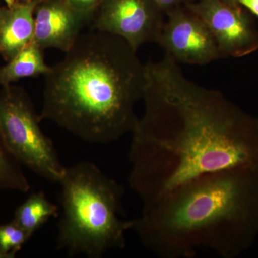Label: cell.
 Masks as SVG:
<instances>
[{
    "label": "cell",
    "instance_id": "obj_4",
    "mask_svg": "<svg viewBox=\"0 0 258 258\" xmlns=\"http://www.w3.org/2000/svg\"><path fill=\"white\" fill-rule=\"evenodd\" d=\"M59 184L62 215L57 248L70 256L101 257L125 247L131 220H122L123 186L90 161L66 167Z\"/></svg>",
    "mask_w": 258,
    "mask_h": 258
},
{
    "label": "cell",
    "instance_id": "obj_13",
    "mask_svg": "<svg viewBox=\"0 0 258 258\" xmlns=\"http://www.w3.org/2000/svg\"><path fill=\"white\" fill-rule=\"evenodd\" d=\"M30 189V183L20 163L8 152L0 139V189L28 192Z\"/></svg>",
    "mask_w": 258,
    "mask_h": 258
},
{
    "label": "cell",
    "instance_id": "obj_5",
    "mask_svg": "<svg viewBox=\"0 0 258 258\" xmlns=\"http://www.w3.org/2000/svg\"><path fill=\"white\" fill-rule=\"evenodd\" d=\"M40 115L28 95L11 86L0 93V139L20 164L51 182L66 171L52 140L42 132Z\"/></svg>",
    "mask_w": 258,
    "mask_h": 258
},
{
    "label": "cell",
    "instance_id": "obj_8",
    "mask_svg": "<svg viewBox=\"0 0 258 258\" xmlns=\"http://www.w3.org/2000/svg\"><path fill=\"white\" fill-rule=\"evenodd\" d=\"M186 6L206 24L222 57H244L258 50V30L242 8L224 0H195Z\"/></svg>",
    "mask_w": 258,
    "mask_h": 258
},
{
    "label": "cell",
    "instance_id": "obj_22",
    "mask_svg": "<svg viewBox=\"0 0 258 258\" xmlns=\"http://www.w3.org/2000/svg\"><path fill=\"white\" fill-rule=\"evenodd\" d=\"M257 120H258V118H257Z\"/></svg>",
    "mask_w": 258,
    "mask_h": 258
},
{
    "label": "cell",
    "instance_id": "obj_3",
    "mask_svg": "<svg viewBox=\"0 0 258 258\" xmlns=\"http://www.w3.org/2000/svg\"><path fill=\"white\" fill-rule=\"evenodd\" d=\"M131 230L161 258H192L202 250L237 257L258 236V166L190 180L143 208Z\"/></svg>",
    "mask_w": 258,
    "mask_h": 258
},
{
    "label": "cell",
    "instance_id": "obj_20",
    "mask_svg": "<svg viewBox=\"0 0 258 258\" xmlns=\"http://www.w3.org/2000/svg\"><path fill=\"white\" fill-rule=\"evenodd\" d=\"M20 1H23V2H35V3H39V2L41 1V0H20Z\"/></svg>",
    "mask_w": 258,
    "mask_h": 258
},
{
    "label": "cell",
    "instance_id": "obj_16",
    "mask_svg": "<svg viewBox=\"0 0 258 258\" xmlns=\"http://www.w3.org/2000/svg\"><path fill=\"white\" fill-rule=\"evenodd\" d=\"M152 1L159 7V9L164 13V15H166L171 10L179 7L186 6L190 3H194L195 0H152Z\"/></svg>",
    "mask_w": 258,
    "mask_h": 258
},
{
    "label": "cell",
    "instance_id": "obj_6",
    "mask_svg": "<svg viewBox=\"0 0 258 258\" xmlns=\"http://www.w3.org/2000/svg\"><path fill=\"white\" fill-rule=\"evenodd\" d=\"M164 13L152 0H103L93 18V29L124 39L136 52L157 43Z\"/></svg>",
    "mask_w": 258,
    "mask_h": 258
},
{
    "label": "cell",
    "instance_id": "obj_7",
    "mask_svg": "<svg viewBox=\"0 0 258 258\" xmlns=\"http://www.w3.org/2000/svg\"><path fill=\"white\" fill-rule=\"evenodd\" d=\"M157 44L177 63L205 66L223 58L205 22L186 6L166 15Z\"/></svg>",
    "mask_w": 258,
    "mask_h": 258
},
{
    "label": "cell",
    "instance_id": "obj_12",
    "mask_svg": "<svg viewBox=\"0 0 258 258\" xmlns=\"http://www.w3.org/2000/svg\"><path fill=\"white\" fill-rule=\"evenodd\" d=\"M58 216L59 207L40 191L32 193L17 209L13 221L32 237L50 218Z\"/></svg>",
    "mask_w": 258,
    "mask_h": 258
},
{
    "label": "cell",
    "instance_id": "obj_21",
    "mask_svg": "<svg viewBox=\"0 0 258 258\" xmlns=\"http://www.w3.org/2000/svg\"><path fill=\"white\" fill-rule=\"evenodd\" d=\"M0 9H1V8H0Z\"/></svg>",
    "mask_w": 258,
    "mask_h": 258
},
{
    "label": "cell",
    "instance_id": "obj_9",
    "mask_svg": "<svg viewBox=\"0 0 258 258\" xmlns=\"http://www.w3.org/2000/svg\"><path fill=\"white\" fill-rule=\"evenodd\" d=\"M94 14L74 10L64 0H41L35 9L33 41L42 50L55 48L68 52Z\"/></svg>",
    "mask_w": 258,
    "mask_h": 258
},
{
    "label": "cell",
    "instance_id": "obj_11",
    "mask_svg": "<svg viewBox=\"0 0 258 258\" xmlns=\"http://www.w3.org/2000/svg\"><path fill=\"white\" fill-rule=\"evenodd\" d=\"M42 52L43 50L35 42L29 44L0 69V85L3 88L8 87L12 83L20 79L48 74L52 67L45 62Z\"/></svg>",
    "mask_w": 258,
    "mask_h": 258
},
{
    "label": "cell",
    "instance_id": "obj_15",
    "mask_svg": "<svg viewBox=\"0 0 258 258\" xmlns=\"http://www.w3.org/2000/svg\"><path fill=\"white\" fill-rule=\"evenodd\" d=\"M71 8L83 13H95L103 0H64Z\"/></svg>",
    "mask_w": 258,
    "mask_h": 258
},
{
    "label": "cell",
    "instance_id": "obj_17",
    "mask_svg": "<svg viewBox=\"0 0 258 258\" xmlns=\"http://www.w3.org/2000/svg\"><path fill=\"white\" fill-rule=\"evenodd\" d=\"M240 5L247 8L258 18V0H236Z\"/></svg>",
    "mask_w": 258,
    "mask_h": 258
},
{
    "label": "cell",
    "instance_id": "obj_18",
    "mask_svg": "<svg viewBox=\"0 0 258 258\" xmlns=\"http://www.w3.org/2000/svg\"><path fill=\"white\" fill-rule=\"evenodd\" d=\"M226 3H228L231 6L235 8H241L240 5L236 0H224Z\"/></svg>",
    "mask_w": 258,
    "mask_h": 258
},
{
    "label": "cell",
    "instance_id": "obj_14",
    "mask_svg": "<svg viewBox=\"0 0 258 258\" xmlns=\"http://www.w3.org/2000/svg\"><path fill=\"white\" fill-rule=\"evenodd\" d=\"M31 238L14 222L0 225V258H14Z\"/></svg>",
    "mask_w": 258,
    "mask_h": 258
},
{
    "label": "cell",
    "instance_id": "obj_1",
    "mask_svg": "<svg viewBox=\"0 0 258 258\" xmlns=\"http://www.w3.org/2000/svg\"><path fill=\"white\" fill-rule=\"evenodd\" d=\"M145 111L132 132L131 189L147 208L213 171L258 166V120L186 78L169 55L146 64Z\"/></svg>",
    "mask_w": 258,
    "mask_h": 258
},
{
    "label": "cell",
    "instance_id": "obj_2",
    "mask_svg": "<svg viewBox=\"0 0 258 258\" xmlns=\"http://www.w3.org/2000/svg\"><path fill=\"white\" fill-rule=\"evenodd\" d=\"M44 76L40 120L93 144L116 142L135 128L147 71L121 37L96 29L81 33Z\"/></svg>",
    "mask_w": 258,
    "mask_h": 258
},
{
    "label": "cell",
    "instance_id": "obj_19",
    "mask_svg": "<svg viewBox=\"0 0 258 258\" xmlns=\"http://www.w3.org/2000/svg\"><path fill=\"white\" fill-rule=\"evenodd\" d=\"M5 3H6L7 7L8 8H11V7L14 6L16 3H18L20 0H4Z\"/></svg>",
    "mask_w": 258,
    "mask_h": 258
},
{
    "label": "cell",
    "instance_id": "obj_10",
    "mask_svg": "<svg viewBox=\"0 0 258 258\" xmlns=\"http://www.w3.org/2000/svg\"><path fill=\"white\" fill-rule=\"evenodd\" d=\"M37 4L19 1L0 9V55L8 62L33 41Z\"/></svg>",
    "mask_w": 258,
    "mask_h": 258
}]
</instances>
